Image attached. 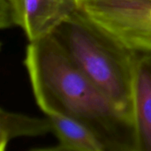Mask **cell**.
<instances>
[{
    "instance_id": "obj_1",
    "label": "cell",
    "mask_w": 151,
    "mask_h": 151,
    "mask_svg": "<svg viewBox=\"0 0 151 151\" xmlns=\"http://www.w3.org/2000/svg\"><path fill=\"white\" fill-rule=\"evenodd\" d=\"M24 65L45 115L61 114L82 123L105 151H139L134 119L77 67L51 35L28 43Z\"/></svg>"
},
{
    "instance_id": "obj_2",
    "label": "cell",
    "mask_w": 151,
    "mask_h": 151,
    "mask_svg": "<svg viewBox=\"0 0 151 151\" xmlns=\"http://www.w3.org/2000/svg\"><path fill=\"white\" fill-rule=\"evenodd\" d=\"M51 35L77 67L121 111L134 119V79L138 52L96 23L83 8L65 19Z\"/></svg>"
},
{
    "instance_id": "obj_3",
    "label": "cell",
    "mask_w": 151,
    "mask_h": 151,
    "mask_svg": "<svg viewBox=\"0 0 151 151\" xmlns=\"http://www.w3.org/2000/svg\"><path fill=\"white\" fill-rule=\"evenodd\" d=\"M135 52H151V0H88L82 7Z\"/></svg>"
},
{
    "instance_id": "obj_4",
    "label": "cell",
    "mask_w": 151,
    "mask_h": 151,
    "mask_svg": "<svg viewBox=\"0 0 151 151\" xmlns=\"http://www.w3.org/2000/svg\"><path fill=\"white\" fill-rule=\"evenodd\" d=\"M80 7L77 0H0V27H19L29 42L50 35Z\"/></svg>"
},
{
    "instance_id": "obj_5",
    "label": "cell",
    "mask_w": 151,
    "mask_h": 151,
    "mask_svg": "<svg viewBox=\"0 0 151 151\" xmlns=\"http://www.w3.org/2000/svg\"><path fill=\"white\" fill-rule=\"evenodd\" d=\"M134 119L139 151H151V52L137 54L134 79Z\"/></svg>"
},
{
    "instance_id": "obj_6",
    "label": "cell",
    "mask_w": 151,
    "mask_h": 151,
    "mask_svg": "<svg viewBox=\"0 0 151 151\" xmlns=\"http://www.w3.org/2000/svg\"><path fill=\"white\" fill-rule=\"evenodd\" d=\"M51 123V133L58 145L35 149L41 151H105L96 135L82 123L61 114L46 115Z\"/></svg>"
},
{
    "instance_id": "obj_7",
    "label": "cell",
    "mask_w": 151,
    "mask_h": 151,
    "mask_svg": "<svg viewBox=\"0 0 151 151\" xmlns=\"http://www.w3.org/2000/svg\"><path fill=\"white\" fill-rule=\"evenodd\" d=\"M50 119L31 117L1 109L0 150L4 151L9 142L19 137H38L51 133Z\"/></svg>"
},
{
    "instance_id": "obj_8",
    "label": "cell",
    "mask_w": 151,
    "mask_h": 151,
    "mask_svg": "<svg viewBox=\"0 0 151 151\" xmlns=\"http://www.w3.org/2000/svg\"><path fill=\"white\" fill-rule=\"evenodd\" d=\"M88 1V0H77V2H78V4H79V5H80L81 8H82V7L84 6V4H85Z\"/></svg>"
}]
</instances>
